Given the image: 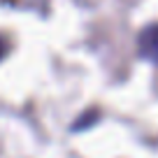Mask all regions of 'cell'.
<instances>
[{
  "label": "cell",
  "mask_w": 158,
  "mask_h": 158,
  "mask_svg": "<svg viewBox=\"0 0 158 158\" xmlns=\"http://www.w3.org/2000/svg\"><path fill=\"white\" fill-rule=\"evenodd\" d=\"M2 56H5V42L0 40V58H2Z\"/></svg>",
  "instance_id": "cell-2"
},
{
  "label": "cell",
  "mask_w": 158,
  "mask_h": 158,
  "mask_svg": "<svg viewBox=\"0 0 158 158\" xmlns=\"http://www.w3.org/2000/svg\"><path fill=\"white\" fill-rule=\"evenodd\" d=\"M137 49H139V54H142L144 58L158 63V23L149 26V28H144L142 33H139Z\"/></svg>",
  "instance_id": "cell-1"
}]
</instances>
